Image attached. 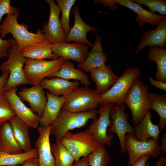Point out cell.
Segmentation results:
<instances>
[{
  "label": "cell",
  "instance_id": "obj_1",
  "mask_svg": "<svg viewBox=\"0 0 166 166\" xmlns=\"http://www.w3.org/2000/svg\"><path fill=\"white\" fill-rule=\"evenodd\" d=\"M19 14H7L2 21L0 30L2 38L4 39L6 35L11 34L16 41L20 51L31 44L46 40L44 34L39 28L37 29L36 33H34L28 30L27 25L19 24L17 20Z\"/></svg>",
  "mask_w": 166,
  "mask_h": 166
},
{
  "label": "cell",
  "instance_id": "obj_2",
  "mask_svg": "<svg viewBox=\"0 0 166 166\" xmlns=\"http://www.w3.org/2000/svg\"><path fill=\"white\" fill-rule=\"evenodd\" d=\"M98 114L96 110L75 113L62 108L57 118L50 125L51 135L55 137L56 142H60L67 132L84 126L89 120L96 119Z\"/></svg>",
  "mask_w": 166,
  "mask_h": 166
},
{
  "label": "cell",
  "instance_id": "obj_3",
  "mask_svg": "<svg viewBox=\"0 0 166 166\" xmlns=\"http://www.w3.org/2000/svg\"><path fill=\"white\" fill-rule=\"evenodd\" d=\"M141 73L135 67H128L121 76L105 93L100 95L99 105L112 103L120 105L133 84L139 80Z\"/></svg>",
  "mask_w": 166,
  "mask_h": 166
},
{
  "label": "cell",
  "instance_id": "obj_4",
  "mask_svg": "<svg viewBox=\"0 0 166 166\" xmlns=\"http://www.w3.org/2000/svg\"><path fill=\"white\" fill-rule=\"evenodd\" d=\"M148 86L138 80L133 85L126 97L124 103L130 109L132 114V124L134 127L143 119L150 110Z\"/></svg>",
  "mask_w": 166,
  "mask_h": 166
},
{
  "label": "cell",
  "instance_id": "obj_5",
  "mask_svg": "<svg viewBox=\"0 0 166 166\" xmlns=\"http://www.w3.org/2000/svg\"><path fill=\"white\" fill-rule=\"evenodd\" d=\"M13 38L12 46L8 50V59L0 65V69L2 72L9 71L6 91L20 85L29 84L23 71L26 58L18 50L16 40Z\"/></svg>",
  "mask_w": 166,
  "mask_h": 166
},
{
  "label": "cell",
  "instance_id": "obj_6",
  "mask_svg": "<svg viewBox=\"0 0 166 166\" xmlns=\"http://www.w3.org/2000/svg\"><path fill=\"white\" fill-rule=\"evenodd\" d=\"M61 142L73 156L75 163L81 157L87 156L101 145L94 140L88 129L74 133L68 131Z\"/></svg>",
  "mask_w": 166,
  "mask_h": 166
},
{
  "label": "cell",
  "instance_id": "obj_7",
  "mask_svg": "<svg viewBox=\"0 0 166 166\" xmlns=\"http://www.w3.org/2000/svg\"><path fill=\"white\" fill-rule=\"evenodd\" d=\"M100 95L88 87H77L65 97L62 108L73 112H83L96 110Z\"/></svg>",
  "mask_w": 166,
  "mask_h": 166
},
{
  "label": "cell",
  "instance_id": "obj_8",
  "mask_svg": "<svg viewBox=\"0 0 166 166\" xmlns=\"http://www.w3.org/2000/svg\"><path fill=\"white\" fill-rule=\"evenodd\" d=\"M65 60L60 57L50 61L26 58L23 71L27 81L29 84L35 85L46 77L52 78Z\"/></svg>",
  "mask_w": 166,
  "mask_h": 166
},
{
  "label": "cell",
  "instance_id": "obj_9",
  "mask_svg": "<svg viewBox=\"0 0 166 166\" xmlns=\"http://www.w3.org/2000/svg\"><path fill=\"white\" fill-rule=\"evenodd\" d=\"M124 144L129 159L127 162L131 166L141 156L149 155L156 159L160 154L158 140L151 138L146 141H140L136 139L134 133H128L124 137Z\"/></svg>",
  "mask_w": 166,
  "mask_h": 166
},
{
  "label": "cell",
  "instance_id": "obj_10",
  "mask_svg": "<svg viewBox=\"0 0 166 166\" xmlns=\"http://www.w3.org/2000/svg\"><path fill=\"white\" fill-rule=\"evenodd\" d=\"M114 105L109 103L100 106L97 111L99 114L98 118L93 120L88 129L94 140L101 145H112L114 137L111 134L107 133V130L112 124L110 111Z\"/></svg>",
  "mask_w": 166,
  "mask_h": 166
},
{
  "label": "cell",
  "instance_id": "obj_11",
  "mask_svg": "<svg viewBox=\"0 0 166 166\" xmlns=\"http://www.w3.org/2000/svg\"><path fill=\"white\" fill-rule=\"evenodd\" d=\"M126 109L124 103L120 105L114 104L111 108L110 116L112 119V124L107 130L108 132L116 133L120 141L121 152L124 154L126 152L124 144L126 134L134 133V129L128 121Z\"/></svg>",
  "mask_w": 166,
  "mask_h": 166
},
{
  "label": "cell",
  "instance_id": "obj_12",
  "mask_svg": "<svg viewBox=\"0 0 166 166\" xmlns=\"http://www.w3.org/2000/svg\"><path fill=\"white\" fill-rule=\"evenodd\" d=\"M45 1L50 7L49 18L47 24L44 22L41 30L44 34L46 39L52 44L65 41L66 35L59 20L60 8L54 0Z\"/></svg>",
  "mask_w": 166,
  "mask_h": 166
},
{
  "label": "cell",
  "instance_id": "obj_13",
  "mask_svg": "<svg viewBox=\"0 0 166 166\" xmlns=\"http://www.w3.org/2000/svg\"><path fill=\"white\" fill-rule=\"evenodd\" d=\"M17 87H14L6 90L5 93L16 116L29 127L38 128L41 117L25 105L17 94Z\"/></svg>",
  "mask_w": 166,
  "mask_h": 166
},
{
  "label": "cell",
  "instance_id": "obj_14",
  "mask_svg": "<svg viewBox=\"0 0 166 166\" xmlns=\"http://www.w3.org/2000/svg\"><path fill=\"white\" fill-rule=\"evenodd\" d=\"M53 53L65 60H72L79 64L83 62L89 53V46L85 43H70L62 41L52 44Z\"/></svg>",
  "mask_w": 166,
  "mask_h": 166
},
{
  "label": "cell",
  "instance_id": "obj_15",
  "mask_svg": "<svg viewBox=\"0 0 166 166\" xmlns=\"http://www.w3.org/2000/svg\"><path fill=\"white\" fill-rule=\"evenodd\" d=\"M18 96L23 101L28 102L30 109L41 117L47 101L46 93L40 84L30 88L23 87L18 92Z\"/></svg>",
  "mask_w": 166,
  "mask_h": 166
},
{
  "label": "cell",
  "instance_id": "obj_16",
  "mask_svg": "<svg viewBox=\"0 0 166 166\" xmlns=\"http://www.w3.org/2000/svg\"><path fill=\"white\" fill-rule=\"evenodd\" d=\"M51 129L50 125L46 128L41 126L38 128L39 135L35 143V146L37 148L40 166H55L50 143Z\"/></svg>",
  "mask_w": 166,
  "mask_h": 166
},
{
  "label": "cell",
  "instance_id": "obj_17",
  "mask_svg": "<svg viewBox=\"0 0 166 166\" xmlns=\"http://www.w3.org/2000/svg\"><path fill=\"white\" fill-rule=\"evenodd\" d=\"M72 13L74 17V23L69 33L66 36L65 42L73 41L75 43H84L89 47H92L93 44L87 39V33L91 31L97 33V30L84 22L80 15L77 6L75 5L73 7Z\"/></svg>",
  "mask_w": 166,
  "mask_h": 166
},
{
  "label": "cell",
  "instance_id": "obj_18",
  "mask_svg": "<svg viewBox=\"0 0 166 166\" xmlns=\"http://www.w3.org/2000/svg\"><path fill=\"white\" fill-rule=\"evenodd\" d=\"M166 42V18L161 21L154 30H149L142 35L140 42L137 46L135 54L146 47L157 46L164 48Z\"/></svg>",
  "mask_w": 166,
  "mask_h": 166
},
{
  "label": "cell",
  "instance_id": "obj_19",
  "mask_svg": "<svg viewBox=\"0 0 166 166\" xmlns=\"http://www.w3.org/2000/svg\"><path fill=\"white\" fill-rule=\"evenodd\" d=\"M90 72L91 78L96 85L95 90L100 95L107 92L119 77L114 73L109 65L94 69Z\"/></svg>",
  "mask_w": 166,
  "mask_h": 166
},
{
  "label": "cell",
  "instance_id": "obj_20",
  "mask_svg": "<svg viewBox=\"0 0 166 166\" xmlns=\"http://www.w3.org/2000/svg\"><path fill=\"white\" fill-rule=\"evenodd\" d=\"M117 2L122 6L127 7L137 14L135 21L140 27H143L146 23L151 26H157L160 21L166 18V16L161 15L152 13L146 10L139 4L130 0H117Z\"/></svg>",
  "mask_w": 166,
  "mask_h": 166
},
{
  "label": "cell",
  "instance_id": "obj_21",
  "mask_svg": "<svg viewBox=\"0 0 166 166\" xmlns=\"http://www.w3.org/2000/svg\"><path fill=\"white\" fill-rule=\"evenodd\" d=\"M39 84L52 94L57 96L62 95L65 97L78 87L80 83L77 81H70L55 77L43 78Z\"/></svg>",
  "mask_w": 166,
  "mask_h": 166
},
{
  "label": "cell",
  "instance_id": "obj_22",
  "mask_svg": "<svg viewBox=\"0 0 166 166\" xmlns=\"http://www.w3.org/2000/svg\"><path fill=\"white\" fill-rule=\"evenodd\" d=\"M107 57L103 51L101 40L99 34L95 36L94 43L85 61L78 67L86 72L106 65Z\"/></svg>",
  "mask_w": 166,
  "mask_h": 166
},
{
  "label": "cell",
  "instance_id": "obj_23",
  "mask_svg": "<svg viewBox=\"0 0 166 166\" xmlns=\"http://www.w3.org/2000/svg\"><path fill=\"white\" fill-rule=\"evenodd\" d=\"M47 101L39 124L46 128L57 117L65 101L63 96H57L46 91Z\"/></svg>",
  "mask_w": 166,
  "mask_h": 166
},
{
  "label": "cell",
  "instance_id": "obj_24",
  "mask_svg": "<svg viewBox=\"0 0 166 166\" xmlns=\"http://www.w3.org/2000/svg\"><path fill=\"white\" fill-rule=\"evenodd\" d=\"M52 44L45 40L31 44L21 51L24 57L34 60H54L59 57L53 53Z\"/></svg>",
  "mask_w": 166,
  "mask_h": 166
},
{
  "label": "cell",
  "instance_id": "obj_25",
  "mask_svg": "<svg viewBox=\"0 0 166 166\" xmlns=\"http://www.w3.org/2000/svg\"><path fill=\"white\" fill-rule=\"evenodd\" d=\"M152 117L150 110H148L143 120L134 127V134L138 140L146 141L151 138L158 140L161 131L158 124L152 122Z\"/></svg>",
  "mask_w": 166,
  "mask_h": 166
},
{
  "label": "cell",
  "instance_id": "obj_26",
  "mask_svg": "<svg viewBox=\"0 0 166 166\" xmlns=\"http://www.w3.org/2000/svg\"><path fill=\"white\" fill-rule=\"evenodd\" d=\"M9 122L14 138L21 149L24 152L32 149L28 126L16 116Z\"/></svg>",
  "mask_w": 166,
  "mask_h": 166
},
{
  "label": "cell",
  "instance_id": "obj_27",
  "mask_svg": "<svg viewBox=\"0 0 166 166\" xmlns=\"http://www.w3.org/2000/svg\"><path fill=\"white\" fill-rule=\"evenodd\" d=\"M0 150L11 154L23 152L14 138L8 121L0 124Z\"/></svg>",
  "mask_w": 166,
  "mask_h": 166
},
{
  "label": "cell",
  "instance_id": "obj_28",
  "mask_svg": "<svg viewBox=\"0 0 166 166\" xmlns=\"http://www.w3.org/2000/svg\"><path fill=\"white\" fill-rule=\"evenodd\" d=\"M57 77L68 80L73 79L79 81L85 87L91 84L88 75L83 71L75 68L73 64L68 60H65L60 69L53 74L52 78Z\"/></svg>",
  "mask_w": 166,
  "mask_h": 166
},
{
  "label": "cell",
  "instance_id": "obj_29",
  "mask_svg": "<svg viewBox=\"0 0 166 166\" xmlns=\"http://www.w3.org/2000/svg\"><path fill=\"white\" fill-rule=\"evenodd\" d=\"M148 55L149 61H154L157 66L155 74L156 80L166 83V49L150 46Z\"/></svg>",
  "mask_w": 166,
  "mask_h": 166
},
{
  "label": "cell",
  "instance_id": "obj_30",
  "mask_svg": "<svg viewBox=\"0 0 166 166\" xmlns=\"http://www.w3.org/2000/svg\"><path fill=\"white\" fill-rule=\"evenodd\" d=\"M149 98L150 110L155 111L159 116L160 120L158 125L161 131L166 126V94L149 93Z\"/></svg>",
  "mask_w": 166,
  "mask_h": 166
},
{
  "label": "cell",
  "instance_id": "obj_31",
  "mask_svg": "<svg viewBox=\"0 0 166 166\" xmlns=\"http://www.w3.org/2000/svg\"><path fill=\"white\" fill-rule=\"evenodd\" d=\"M38 157L37 148L36 147L28 151L18 154H9L0 150V166L22 165L28 159Z\"/></svg>",
  "mask_w": 166,
  "mask_h": 166
},
{
  "label": "cell",
  "instance_id": "obj_32",
  "mask_svg": "<svg viewBox=\"0 0 166 166\" xmlns=\"http://www.w3.org/2000/svg\"><path fill=\"white\" fill-rule=\"evenodd\" d=\"M51 148L55 166H71L73 164L74 157L61 141L53 144Z\"/></svg>",
  "mask_w": 166,
  "mask_h": 166
},
{
  "label": "cell",
  "instance_id": "obj_33",
  "mask_svg": "<svg viewBox=\"0 0 166 166\" xmlns=\"http://www.w3.org/2000/svg\"><path fill=\"white\" fill-rule=\"evenodd\" d=\"M76 2V0H56L62 13L61 24L66 36L72 28L69 25V14L71 9Z\"/></svg>",
  "mask_w": 166,
  "mask_h": 166
},
{
  "label": "cell",
  "instance_id": "obj_34",
  "mask_svg": "<svg viewBox=\"0 0 166 166\" xmlns=\"http://www.w3.org/2000/svg\"><path fill=\"white\" fill-rule=\"evenodd\" d=\"M87 156L89 166H107L110 160L108 152L104 145H101Z\"/></svg>",
  "mask_w": 166,
  "mask_h": 166
},
{
  "label": "cell",
  "instance_id": "obj_35",
  "mask_svg": "<svg viewBox=\"0 0 166 166\" xmlns=\"http://www.w3.org/2000/svg\"><path fill=\"white\" fill-rule=\"evenodd\" d=\"M139 5H142L147 7L149 12L155 14L158 12L160 15L165 16L166 14V0H132Z\"/></svg>",
  "mask_w": 166,
  "mask_h": 166
},
{
  "label": "cell",
  "instance_id": "obj_36",
  "mask_svg": "<svg viewBox=\"0 0 166 166\" xmlns=\"http://www.w3.org/2000/svg\"><path fill=\"white\" fill-rule=\"evenodd\" d=\"M5 94L0 95V124L9 121L15 116Z\"/></svg>",
  "mask_w": 166,
  "mask_h": 166
},
{
  "label": "cell",
  "instance_id": "obj_37",
  "mask_svg": "<svg viewBox=\"0 0 166 166\" xmlns=\"http://www.w3.org/2000/svg\"><path fill=\"white\" fill-rule=\"evenodd\" d=\"M19 10L17 7L11 6V0H0V25L2 17L4 15L16 14H19Z\"/></svg>",
  "mask_w": 166,
  "mask_h": 166
},
{
  "label": "cell",
  "instance_id": "obj_38",
  "mask_svg": "<svg viewBox=\"0 0 166 166\" xmlns=\"http://www.w3.org/2000/svg\"><path fill=\"white\" fill-rule=\"evenodd\" d=\"M13 38L4 40L0 37V59L8 57V50L11 47Z\"/></svg>",
  "mask_w": 166,
  "mask_h": 166
},
{
  "label": "cell",
  "instance_id": "obj_39",
  "mask_svg": "<svg viewBox=\"0 0 166 166\" xmlns=\"http://www.w3.org/2000/svg\"><path fill=\"white\" fill-rule=\"evenodd\" d=\"M93 2L101 4L104 6L108 7L109 9L112 10L118 9L119 5L117 0H95Z\"/></svg>",
  "mask_w": 166,
  "mask_h": 166
},
{
  "label": "cell",
  "instance_id": "obj_40",
  "mask_svg": "<svg viewBox=\"0 0 166 166\" xmlns=\"http://www.w3.org/2000/svg\"><path fill=\"white\" fill-rule=\"evenodd\" d=\"M9 71H5L0 76V95L4 94L6 92L5 86L9 77Z\"/></svg>",
  "mask_w": 166,
  "mask_h": 166
},
{
  "label": "cell",
  "instance_id": "obj_41",
  "mask_svg": "<svg viewBox=\"0 0 166 166\" xmlns=\"http://www.w3.org/2000/svg\"><path fill=\"white\" fill-rule=\"evenodd\" d=\"M150 83L154 87L166 91V83L155 80L151 76L149 78Z\"/></svg>",
  "mask_w": 166,
  "mask_h": 166
},
{
  "label": "cell",
  "instance_id": "obj_42",
  "mask_svg": "<svg viewBox=\"0 0 166 166\" xmlns=\"http://www.w3.org/2000/svg\"><path fill=\"white\" fill-rule=\"evenodd\" d=\"M150 157L151 156L149 155L142 156L131 166H147V162Z\"/></svg>",
  "mask_w": 166,
  "mask_h": 166
},
{
  "label": "cell",
  "instance_id": "obj_43",
  "mask_svg": "<svg viewBox=\"0 0 166 166\" xmlns=\"http://www.w3.org/2000/svg\"><path fill=\"white\" fill-rule=\"evenodd\" d=\"M16 166H40L38 158H30L25 161L22 165H17Z\"/></svg>",
  "mask_w": 166,
  "mask_h": 166
},
{
  "label": "cell",
  "instance_id": "obj_44",
  "mask_svg": "<svg viewBox=\"0 0 166 166\" xmlns=\"http://www.w3.org/2000/svg\"><path fill=\"white\" fill-rule=\"evenodd\" d=\"M161 152L164 154L166 153V133H164L161 138V144L159 145Z\"/></svg>",
  "mask_w": 166,
  "mask_h": 166
},
{
  "label": "cell",
  "instance_id": "obj_45",
  "mask_svg": "<svg viewBox=\"0 0 166 166\" xmlns=\"http://www.w3.org/2000/svg\"><path fill=\"white\" fill-rule=\"evenodd\" d=\"M155 166H166V157L165 156H161L157 161L155 160L154 163ZM147 166H149L148 161Z\"/></svg>",
  "mask_w": 166,
  "mask_h": 166
},
{
  "label": "cell",
  "instance_id": "obj_46",
  "mask_svg": "<svg viewBox=\"0 0 166 166\" xmlns=\"http://www.w3.org/2000/svg\"><path fill=\"white\" fill-rule=\"evenodd\" d=\"M71 166H89L88 159V156L83 158L77 163H75Z\"/></svg>",
  "mask_w": 166,
  "mask_h": 166
},
{
  "label": "cell",
  "instance_id": "obj_47",
  "mask_svg": "<svg viewBox=\"0 0 166 166\" xmlns=\"http://www.w3.org/2000/svg\"><path fill=\"white\" fill-rule=\"evenodd\" d=\"M16 165L14 166H16Z\"/></svg>",
  "mask_w": 166,
  "mask_h": 166
}]
</instances>
